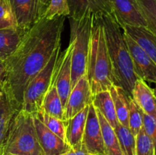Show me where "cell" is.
Returning <instances> with one entry per match:
<instances>
[{
    "mask_svg": "<svg viewBox=\"0 0 156 155\" xmlns=\"http://www.w3.org/2000/svg\"><path fill=\"white\" fill-rule=\"evenodd\" d=\"M100 17L116 85L123 88L127 95L132 97L134 85L139 78L134 70L123 30L113 15L101 14Z\"/></svg>",
    "mask_w": 156,
    "mask_h": 155,
    "instance_id": "obj_2",
    "label": "cell"
},
{
    "mask_svg": "<svg viewBox=\"0 0 156 155\" xmlns=\"http://www.w3.org/2000/svg\"><path fill=\"white\" fill-rule=\"evenodd\" d=\"M27 31L18 27L0 29V61L4 62L15 53Z\"/></svg>",
    "mask_w": 156,
    "mask_h": 155,
    "instance_id": "obj_18",
    "label": "cell"
},
{
    "mask_svg": "<svg viewBox=\"0 0 156 155\" xmlns=\"http://www.w3.org/2000/svg\"><path fill=\"white\" fill-rule=\"evenodd\" d=\"M21 106L15 100L4 77L0 78V155H4L5 145L11 123Z\"/></svg>",
    "mask_w": 156,
    "mask_h": 155,
    "instance_id": "obj_7",
    "label": "cell"
},
{
    "mask_svg": "<svg viewBox=\"0 0 156 155\" xmlns=\"http://www.w3.org/2000/svg\"><path fill=\"white\" fill-rule=\"evenodd\" d=\"M112 4L113 15L122 28L124 26L146 27L137 0H112Z\"/></svg>",
    "mask_w": 156,
    "mask_h": 155,
    "instance_id": "obj_12",
    "label": "cell"
},
{
    "mask_svg": "<svg viewBox=\"0 0 156 155\" xmlns=\"http://www.w3.org/2000/svg\"><path fill=\"white\" fill-rule=\"evenodd\" d=\"M70 40L73 42L72 55V89L78 81L86 74L91 40L92 15L82 19L69 18Z\"/></svg>",
    "mask_w": 156,
    "mask_h": 155,
    "instance_id": "obj_5",
    "label": "cell"
},
{
    "mask_svg": "<svg viewBox=\"0 0 156 155\" xmlns=\"http://www.w3.org/2000/svg\"><path fill=\"white\" fill-rule=\"evenodd\" d=\"M122 29L146 52L156 64V35L146 27L124 26Z\"/></svg>",
    "mask_w": 156,
    "mask_h": 155,
    "instance_id": "obj_19",
    "label": "cell"
},
{
    "mask_svg": "<svg viewBox=\"0 0 156 155\" xmlns=\"http://www.w3.org/2000/svg\"><path fill=\"white\" fill-rule=\"evenodd\" d=\"M18 27L28 30L44 13L39 0H9Z\"/></svg>",
    "mask_w": 156,
    "mask_h": 155,
    "instance_id": "obj_13",
    "label": "cell"
},
{
    "mask_svg": "<svg viewBox=\"0 0 156 155\" xmlns=\"http://www.w3.org/2000/svg\"><path fill=\"white\" fill-rule=\"evenodd\" d=\"M143 111L133 98H130L129 106V129L135 136H136L143 128Z\"/></svg>",
    "mask_w": 156,
    "mask_h": 155,
    "instance_id": "obj_27",
    "label": "cell"
},
{
    "mask_svg": "<svg viewBox=\"0 0 156 155\" xmlns=\"http://www.w3.org/2000/svg\"><path fill=\"white\" fill-rule=\"evenodd\" d=\"M143 128L144 129L146 135L151 138L155 146L156 151V119L151 115H147L143 112Z\"/></svg>",
    "mask_w": 156,
    "mask_h": 155,
    "instance_id": "obj_31",
    "label": "cell"
},
{
    "mask_svg": "<svg viewBox=\"0 0 156 155\" xmlns=\"http://www.w3.org/2000/svg\"><path fill=\"white\" fill-rule=\"evenodd\" d=\"M9 155H15V154H9Z\"/></svg>",
    "mask_w": 156,
    "mask_h": 155,
    "instance_id": "obj_36",
    "label": "cell"
},
{
    "mask_svg": "<svg viewBox=\"0 0 156 155\" xmlns=\"http://www.w3.org/2000/svg\"><path fill=\"white\" fill-rule=\"evenodd\" d=\"M88 109L89 106H86L83 110L69 119L64 120L66 142L73 150H77L82 147V141Z\"/></svg>",
    "mask_w": 156,
    "mask_h": 155,
    "instance_id": "obj_16",
    "label": "cell"
},
{
    "mask_svg": "<svg viewBox=\"0 0 156 155\" xmlns=\"http://www.w3.org/2000/svg\"><path fill=\"white\" fill-rule=\"evenodd\" d=\"M68 3L67 0H50L48 6L43 16L46 18H53L56 16H69Z\"/></svg>",
    "mask_w": 156,
    "mask_h": 155,
    "instance_id": "obj_30",
    "label": "cell"
},
{
    "mask_svg": "<svg viewBox=\"0 0 156 155\" xmlns=\"http://www.w3.org/2000/svg\"><path fill=\"white\" fill-rule=\"evenodd\" d=\"M87 78L93 95L116 85L100 15H92Z\"/></svg>",
    "mask_w": 156,
    "mask_h": 155,
    "instance_id": "obj_3",
    "label": "cell"
},
{
    "mask_svg": "<svg viewBox=\"0 0 156 155\" xmlns=\"http://www.w3.org/2000/svg\"><path fill=\"white\" fill-rule=\"evenodd\" d=\"M93 94L86 74L82 76L72 89L64 108L63 120L75 116L92 103Z\"/></svg>",
    "mask_w": 156,
    "mask_h": 155,
    "instance_id": "obj_11",
    "label": "cell"
},
{
    "mask_svg": "<svg viewBox=\"0 0 156 155\" xmlns=\"http://www.w3.org/2000/svg\"><path fill=\"white\" fill-rule=\"evenodd\" d=\"M65 16H42L26 32L15 53L3 62L4 78L14 98L21 106L29 82L44 68L61 44Z\"/></svg>",
    "mask_w": 156,
    "mask_h": 155,
    "instance_id": "obj_1",
    "label": "cell"
},
{
    "mask_svg": "<svg viewBox=\"0 0 156 155\" xmlns=\"http://www.w3.org/2000/svg\"><path fill=\"white\" fill-rule=\"evenodd\" d=\"M4 77V65H3V62L0 61V78Z\"/></svg>",
    "mask_w": 156,
    "mask_h": 155,
    "instance_id": "obj_34",
    "label": "cell"
},
{
    "mask_svg": "<svg viewBox=\"0 0 156 155\" xmlns=\"http://www.w3.org/2000/svg\"><path fill=\"white\" fill-rule=\"evenodd\" d=\"M96 112L100 122L106 155H123L118 138L114 129L107 122V120L97 109Z\"/></svg>",
    "mask_w": 156,
    "mask_h": 155,
    "instance_id": "obj_22",
    "label": "cell"
},
{
    "mask_svg": "<svg viewBox=\"0 0 156 155\" xmlns=\"http://www.w3.org/2000/svg\"><path fill=\"white\" fill-rule=\"evenodd\" d=\"M69 18L82 19L91 15H113L112 0H67Z\"/></svg>",
    "mask_w": 156,
    "mask_h": 155,
    "instance_id": "obj_14",
    "label": "cell"
},
{
    "mask_svg": "<svg viewBox=\"0 0 156 155\" xmlns=\"http://www.w3.org/2000/svg\"><path fill=\"white\" fill-rule=\"evenodd\" d=\"M44 155L37 136L33 114L20 109L15 115L6 138L4 155Z\"/></svg>",
    "mask_w": 156,
    "mask_h": 155,
    "instance_id": "obj_4",
    "label": "cell"
},
{
    "mask_svg": "<svg viewBox=\"0 0 156 155\" xmlns=\"http://www.w3.org/2000/svg\"><path fill=\"white\" fill-rule=\"evenodd\" d=\"M114 102V109L119 123L126 128H129V99L132 98L127 95L120 86L114 84L109 90Z\"/></svg>",
    "mask_w": 156,
    "mask_h": 155,
    "instance_id": "obj_20",
    "label": "cell"
},
{
    "mask_svg": "<svg viewBox=\"0 0 156 155\" xmlns=\"http://www.w3.org/2000/svg\"><path fill=\"white\" fill-rule=\"evenodd\" d=\"M41 109L51 116L63 120L64 109L53 80L44 97Z\"/></svg>",
    "mask_w": 156,
    "mask_h": 155,
    "instance_id": "obj_23",
    "label": "cell"
},
{
    "mask_svg": "<svg viewBox=\"0 0 156 155\" xmlns=\"http://www.w3.org/2000/svg\"><path fill=\"white\" fill-rule=\"evenodd\" d=\"M136 155H156L153 142L143 128L136 136Z\"/></svg>",
    "mask_w": 156,
    "mask_h": 155,
    "instance_id": "obj_28",
    "label": "cell"
},
{
    "mask_svg": "<svg viewBox=\"0 0 156 155\" xmlns=\"http://www.w3.org/2000/svg\"><path fill=\"white\" fill-rule=\"evenodd\" d=\"M132 98L143 112L156 119V99L146 81L139 78L134 85Z\"/></svg>",
    "mask_w": 156,
    "mask_h": 155,
    "instance_id": "obj_17",
    "label": "cell"
},
{
    "mask_svg": "<svg viewBox=\"0 0 156 155\" xmlns=\"http://www.w3.org/2000/svg\"><path fill=\"white\" fill-rule=\"evenodd\" d=\"M92 104L114 129L118 126L119 122L109 91H101L93 95Z\"/></svg>",
    "mask_w": 156,
    "mask_h": 155,
    "instance_id": "obj_21",
    "label": "cell"
},
{
    "mask_svg": "<svg viewBox=\"0 0 156 155\" xmlns=\"http://www.w3.org/2000/svg\"><path fill=\"white\" fill-rule=\"evenodd\" d=\"M73 50V42L69 40L68 47L59 54L53 74V81L62 101L63 109L72 91Z\"/></svg>",
    "mask_w": 156,
    "mask_h": 155,
    "instance_id": "obj_8",
    "label": "cell"
},
{
    "mask_svg": "<svg viewBox=\"0 0 156 155\" xmlns=\"http://www.w3.org/2000/svg\"><path fill=\"white\" fill-rule=\"evenodd\" d=\"M114 131L118 138L123 155H136V136L129 128L119 123Z\"/></svg>",
    "mask_w": 156,
    "mask_h": 155,
    "instance_id": "obj_24",
    "label": "cell"
},
{
    "mask_svg": "<svg viewBox=\"0 0 156 155\" xmlns=\"http://www.w3.org/2000/svg\"><path fill=\"white\" fill-rule=\"evenodd\" d=\"M123 33L137 77L144 81L156 84V64L129 34Z\"/></svg>",
    "mask_w": 156,
    "mask_h": 155,
    "instance_id": "obj_9",
    "label": "cell"
},
{
    "mask_svg": "<svg viewBox=\"0 0 156 155\" xmlns=\"http://www.w3.org/2000/svg\"><path fill=\"white\" fill-rule=\"evenodd\" d=\"M18 27L9 0H0V29Z\"/></svg>",
    "mask_w": 156,
    "mask_h": 155,
    "instance_id": "obj_29",
    "label": "cell"
},
{
    "mask_svg": "<svg viewBox=\"0 0 156 155\" xmlns=\"http://www.w3.org/2000/svg\"><path fill=\"white\" fill-rule=\"evenodd\" d=\"M43 123L44 126L51 131L52 132L59 136L61 139L66 142V126L64 120L55 118L48 115L44 111L40 109L36 113H34ZM68 144V143H67Z\"/></svg>",
    "mask_w": 156,
    "mask_h": 155,
    "instance_id": "obj_25",
    "label": "cell"
},
{
    "mask_svg": "<svg viewBox=\"0 0 156 155\" xmlns=\"http://www.w3.org/2000/svg\"><path fill=\"white\" fill-rule=\"evenodd\" d=\"M152 91H153V94H154V96H155V97L156 99V86H155V88H154L153 90H152Z\"/></svg>",
    "mask_w": 156,
    "mask_h": 155,
    "instance_id": "obj_35",
    "label": "cell"
},
{
    "mask_svg": "<svg viewBox=\"0 0 156 155\" xmlns=\"http://www.w3.org/2000/svg\"><path fill=\"white\" fill-rule=\"evenodd\" d=\"M137 2L146 21V28L156 35V0H137Z\"/></svg>",
    "mask_w": 156,
    "mask_h": 155,
    "instance_id": "obj_26",
    "label": "cell"
},
{
    "mask_svg": "<svg viewBox=\"0 0 156 155\" xmlns=\"http://www.w3.org/2000/svg\"><path fill=\"white\" fill-rule=\"evenodd\" d=\"M39 1L40 3H41V7H42V9L44 10V12H45V10L47 9L50 0H39Z\"/></svg>",
    "mask_w": 156,
    "mask_h": 155,
    "instance_id": "obj_33",
    "label": "cell"
},
{
    "mask_svg": "<svg viewBox=\"0 0 156 155\" xmlns=\"http://www.w3.org/2000/svg\"><path fill=\"white\" fill-rule=\"evenodd\" d=\"M61 155H91V154L87 152V150H85L84 146L82 145V148L77 149V150H73V149H71V150H69L68 152H66V153Z\"/></svg>",
    "mask_w": 156,
    "mask_h": 155,
    "instance_id": "obj_32",
    "label": "cell"
},
{
    "mask_svg": "<svg viewBox=\"0 0 156 155\" xmlns=\"http://www.w3.org/2000/svg\"><path fill=\"white\" fill-rule=\"evenodd\" d=\"M33 115L37 136L44 155H61L71 150L67 142L49 130L34 114Z\"/></svg>",
    "mask_w": 156,
    "mask_h": 155,
    "instance_id": "obj_15",
    "label": "cell"
},
{
    "mask_svg": "<svg viewBox=\"0 0 156 155\" xmlns=\"http://www.w3.org/2000/svg\"><path fill=\"white\" fill-rule=\"evenodd\" d=\"M82 145L91 155H106L100 122L92 103L89 105Z\"/></svg>",
    "mask_w": 156,
    "mask_h": 155,
    "instance_id": "obj_10",
    "label": "cell"
},
{
    "mask_svg": "<svg viewBox=\"0 0 156 155\" xmlns=\"http://www.w3.org/2000/svg\"><path fill=\"white\" fill-rule=\"evenodd\" d=\"M60 45L55 49L44 68L29 82L23 94L21 109L29 113H36L41 109L43 100L53 80V74L60 54Z\"/></svg>",
    "mask_w": 156,
    "mask_h": 155,
    "instance_id": "obj_6",
    "label": "cell"
}]
</instances>
